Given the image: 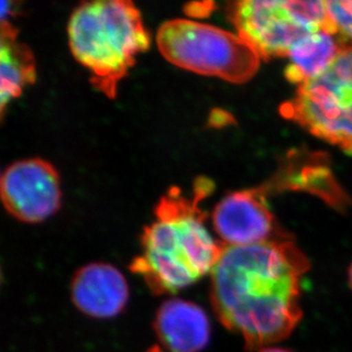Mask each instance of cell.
I'll return each mask as SVG.
<instances>
[{"mask_svg": "<svg viewBox=\"0 0 352 352\" xmlns=\"http://www.w3.org/2000/svg\"><path fill=\"white\" fill-rule=\"evenodd\" d=\"M309 260L291 237L225 246L211 273L210 298L226 329L256 350L286 339L302 318L301 279Z\"/></svg>", "mask_w": 352, "mask_h": 352, "instance_id": "6da1fadb", "label": "cell"}, {"mask_svg": "<svg viewBox=\"0 0 352 352\" xmlns=\"http://www.w3.org/2000/svg\"><path fill=\"white\" fill-rule=\"evenodd\" d=\"M213 188L209 178L199 177L193 194L171 187L159 199L155 219L144 228L142 252L130 265L154 294L177 293L212 273L223 245L206 228L201 204Z\"/></svg>", "mask_w": 352, "mask_h": 352, "instance_id": "7a4b0ae2", "label": "cell"}, {"mask_svg": "<svg viewBox=\"0 0 352 352\" xmlns=\"http://www.w3.org/2000/svg\"><path fill=\"white\" fill-rule=\"evenodd\" d=\"M71 53L107 98L117 96L120 81L151 46V34L129 0H96L78 6L67 23Z\"/></svg>", "mask_w": 352, "mask_h": 352, "instance_id": "3957f363", "label": "cell"}, {"mask_svg": "<svg viewBox=\"0 0 352 352\" xmlns=\"http://www.w3.org/2000/svg\"><path fill=\"white\" fill-rule=\"evenodd\" d=\"M157 48L176 67L227 82L244 83L259 70L256 50L230 31L190 19L166 21L157 34Z\"/></svg>", "mask_w": 352, "mask_h": 352, "instance_id": "277c9868", "label": "cell"}, {"mask_svg": "<svg viewBox=\"0 0 352 352\" xmlns=\"http://www.w3.org/2000/svg\"><path fill=\"white\" fill-rule=\"evenodd\" d=\"M228 17L236 34L261 60L286 57L293 45L307 34L332 31L326 1L242 0L230 3Z\"/></svg>", "mask_w": 352, "mask_h": 352, "instance_id": "5b68a950", "label": "cell"}, {"mask_svg": "<svg viewBox=\"0 0 352 352\" xmlns=\"http://www.w3.org/2000/svg\"><path fill=\"white\" fill-rule=\"evenodd\" d=\"M280 112L319 140L352 154L351 45L343 47L324 74L299 86Z\"/></svg>", "mask_w": 352, "mask_h": 352, "instance_id": "8992f818", "label": "cell"}, {"mask_svg": "<svg viewBox=\"0 0 352 352\" xmlns=\"http://www.w3.org/2000/svg\"><path fill=\"white\" fill-rule=\"evenodd\" d=\"M0 196L3 208L15 219L41 223L60 208V175L46 160H20L3 170Z\"/></svg>", "mask_w": 352, "mask_h": 352, "instance_id": "52a82bcc", "label": "cell"}, {"mask_svg": "<svg viewBox=\"0 0 352 352\" xmlns=\"http://www.w3.org/2000/svg\"><path fill=\"white\" fill-rule=\"evenodd\" d=\"M268 184L237 190L220 201L212 212V226L225 246H245L289 239L267 206Z\"/></svg>", "mask_w": 352, "mask_h": 352, "instance_id": "ba28073f", "label": "cell"}, {"mask_svg": "<svg viewBox=\"0 0 352 352\" xmlns=\"http://www.w3.org/2000/svg\"><path fill=\"white\" fill-rule=\"evenodd\" d=\"M71 296L81 313L96 319H110L122 313L129 300V286L123 274L109 263H89L74 274Z\"/></svg>", "mask_w": 352, "mask_h": 352, "instance_id": "9c48e42d", "label": "cell"}, {"mask_svg": "<svg viewBox=\"0 0 352 352\" xmlns=\"http://www.w3.org/2000/svg\"><path fill=\"white\" fill-rule=\"evenodd\" d=\"M154 331L166 352H199L209 343L211 327L201 307L171 299L157 309Z\"/></svg>", "mask_w": 352, "mask_h": 352, "instance_id": "30bf717a", "label": "cell"}, {"mask_svg": "<svg viewBox=\"0 0 352 352\" xmlns=\"http://www.w3.org/2000/svg\"><path fill=\"white\" fill-rule=\"evenodd\" d=\"M16 27L10 21H1L0 41V100L1 112L7 104L23 93L24 88L32 85L37 77L36 60L30 47L17 41Z\"/></svg>", "mask_w": 352, "mask_h": 352, "instance_id": "8fae6325", "label": "cell"}, {"mask_svg": "<svg viewBox=\"0 0 352 352\" xmlns=\"http://www.w3.org/2000/svg\"><path fill=\"white\" fill-rule=\"evenodd\" d=\"M339 39L332 31L320 30L298 40L286 56V79L301 86L324 74L344 47Z\"/></svg>", "mask_w": 352, "mask_h": 352, "instance_id": "7c38bea8", "label": "cell"}, {"mask_svg": "<svg viewBox=\"0 0 352 352\" xmlns=\"http://www.w3.org/2000/svg\"><path fill=\"white\" fill-rule=\"evenodd\" d=\"M326 10L333 32L352 46V0L326 1Z\"/></svg>", "mask_w": 352, "mask_h": 352, "instance_id": "4fadbf2b", "label": "cell"}, {"mask_svg": "<svg viewBox=\"0 0 352 352\" xmlns=\"http://www.w3.org/2000/svg\"><path fill=\"white\" fill-rule=\"evenodd\" d=\"M259 352H292L289 351V350L282 349V348H263V349H260Z\"/></svg>", "mask_w": 352, "mask_h": 352, "instance_id": "5bb4252c", "label": "cell"}, {"mask_svg": "<svg viewBox=\"0 0 352 352\" xmlns=\"http://www.w3.org/2000/svg\"><path fill=\"white\" fill-rule=\"evenodd\" d=\"M147 352H166L164 350L161 349L160 346H153V348H151L150 350Z\"/></svg>", "mask_w": 352, "mask_h": 352, "instance_id": "9a60e30c", "label": "cell"}, {"mask_svg": "<svg viewBox=\"0 0 352 352\" xmlns=\"http://www.w3.org/2000/svg\"><path fill=\"white\" fill-rule=\"evenodd\" d=\"M348 278H349L350 287H351V289H352V263H351V266H350V268H349V275H348Z\"/></svg>", "mask_w": 352, "mask_h": 352, "instance_id": "2e32d148", "label": "cell"}]
</instances>
